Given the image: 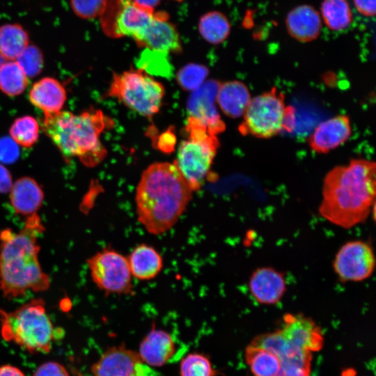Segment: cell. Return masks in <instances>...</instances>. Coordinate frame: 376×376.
Returning a JSON list of instances; mask_svg holds the SVG:
<instances>
[{
    "label": "cell",
    "mask_w": 376,
    "mask_h": 376,
    "mask_svg": "<svg viewBox=\"0 0 376 376\" xmlns=\"http://www.w3.org/2000/svg\"><path fill=\"white\" fill-rule=\"evenodd\" d=\"M138 5L154 9L155 6L160 2L161 0H133Z\"/></svg>",
    "instance_id": "obj_42"
},
{
    "label": "cell",
    "mask_w": 376,
    "mask_h": 376,
    "mask_svg": "<svg viewBox=\"0 0 376 376\" xmlns=\"http://www.w3.org/2000/svg\"><path fill=\"white\" fill-rule=\"evenodd\" d=\"M188 138L178 148L174 164L193 191L199 190L216 155L219 141L206 127L187 118Z\"/></svg>",
    "instance_id": "obj_7"
},
{
    "label": "cell",
    "mask_w": 376,
    "mask_h": 376,
    "mask_svg": "<svg viewBox=\"0 0 376 376\" xmlns=\"http://www.w3.org/2000/svg\"><path fill=\"white\" fill-rule=\"evenodd\" d=\"M6 61L7 60L5 58V57L0 52V69L2 65L6 62Z\"/></svg>",
    "instance_id": "obj_43"
},
{
    "label": "cell",
    "mask_w": 376,
    "mask_h": 376,
    "mask_svg": "<svg viewBox=\"0 0 376 376\" xmlns=\"http://www.w3.org/2000/svg\"><path fill=\"white\" fill-rule=\"evenodd\" d=\"M108 123L101 111L92 110L80 114L60 111L44 113L41 127L63 155L77 157L85 164L93 166L104 156L100 136Z\"/></svg>",
    "instance_id": "obj_4"
},
{
    "label": "cell",
    "mask_w": 376,
    "mask_h": 376,
    "mask_svg": "<svg viewBox=\"0 0 376 376\" xmlns=\"http://www.w3.org/2000/svg\"><path fill=\"white\" fill-rule=\"evenodd\" d=\"M312 352L302 351L281 361L277 376H309Z\"/></svg>",
    "instance_id": "obj_33"
},
{
    "label": "cell",
    "mask_w": 376,
    "mask_h": 376,
    "mask_svg": "<svg viewBox=\"0 0 376 376\" xmlns=\"http://www.w3.org/2000/svg\"><path fill=\"white\" fill-rule=\"evenodd\" d=\"M216 373L209 358L202 353H189L180 364V376H215Z\"/></svg>",
    "instance_id": "obj_32"
},
{
    "label": "cell",
    "mask_w": 376,
    "mask_h": 376,
    "mask_svg": "<svg viewBox=\"0 0 376 376\" xmlns=\"http://www.w3.org/2000/svg\"><path fill=\"white\" fill-rule=\"evenodd\" d=\"M108 95L139 114L150 117L159 111L164 88L143 70H130L113 75Z\"/></svg>",
    "instance_id": "obj_8"
},
{
    "label": "cell",
    "mask_w": 376,
    "mask_h": 376,
    "mask_svg": "<svg viewBox=\"0 0 376 376\" xmlns=\"http://www.w3.org/2000/svg\"><path fill=\"white\" fill-rule=\"evenodd\" d=\"M208 72V69L203 65L189 63L178 72L177 81L183 89L195 91L204 83Z\"/></svg>",
    "instance_id": "obj_34"
},
{
    "label": "cell",
    "mask_w": 376,
    "mask_h": 376,
    "mask_svg": "<svg viewBox=\"0 0 376 376\" xmlns=\"http://www.w3.org/2000/svg\"><path fill=\"white\" fill-rule=\"evenodd\" d=\"M15 61L28 77H34L40 74L43 67L42 52L30 44Z\"/></svg>",
    "instance_id": "obj_35"
},
{
    "label": "cell",
    "mask_w": 376,
    "mask_h": 376,
    "mask_svg": "<svg viewBox=\"0 0 376 376\" xmlns=\"http://www.w3.org/2000/svg\"><path fill=\"white\" fill-rule=\"evenodd\" d=\"M91 279L107 294L128 295L133 291L132 276L127 257L104 248L87 259Z\"/></svg>",
    "instance_id": "obj_10"
},
{
    "label": "cell",
    "mask_w": 376,
    "mask_h": 376,
    "mask_svg": "<svg viewBox=\"0 0 376 376\" xmlns=\"http://www.w3.org/2000/svg\"><path fill=\"white\" fill-rule=\"evenodd\" d=\"M356 9L361 15L373 17L375 15L376 0H353Z\"/></svg>",
    "instance_id": "obj_39"
},
{
    "label": "cell",
    "mask_w": 376,
    "mask_h": 376,
    "mask_svg": "<svg viewBox=\"0 0 376 376\" xmlns=\"http://www.w3.org/2000/svg\"><path fill=\"white\" fill-rule=\"evenodd\" d=\"M352 134L350 118L338 115L320 123L308 138V145L317 153L324 154L345 143Z\"/></svg>",
    "instance_id": "obj_17"
},
{
    "label": "cell",
    "mask_w": 376,
    "mask_h": 376,
    "mask_svg": "<svg viewBox=\"0 0 376 376\" xmlns=\"http://www.w3.org/2000/svg\"><path fill=\"white\" fill-rule=\"evenodd\" d=\"M251 344L271 352L279 359L280 361L293 356L297 352L304 350L291 345L279 329L256 336Z\"/></svg>",
    "instance_id": "obj_29"
},
{
    "label": "cell",
    "mask_w": 376,
    "mask_h": 376,
    "mask_svg": "<svg viewBox=\"0 0 376 376\" xmlns=\"http://www.w3.org/2000/svg\"><path fill=\"white\" fill-rule=\"evenodd\" d=\"M279 330L291 345L299 349L313 352L323 347L324 337L320 328L304 315L286 313Z\"/></svg>",
    "instance_id": "obj_14"
},
{
    "label": "cell",
    "mask_w": 376,
    "mask_h": 376,
    "mask_svg": "<svg viewBox=\"0 0 376 376\" xmlns=\"http://www.w3.org/2000/svg\"><path fill=\"white\" fill-rule=\"evenodd\" d=\"M220 84L214 80L204 82L194 91L187 101L188 118L207 128L217 135L225 129L224 122L216 109L214 101Z\"/></svg>",
    "instance_id": "obj_13"
},
{
    "label": "cell",
    "mask_w": 376,
    "mask_h": 376,
    "mask_svg": "<svg viewBox=\"0 0 376 376\" xmlns=\"http://www.w3.org/2000/svg\"><path fill=\"white\" fill-rule=\"evenodd\" d=\"M30 102L44 111L53 113L60 111L66 100V92L56 79L45 77L36 82L29 92Z\"/></svg>",
    "instance_id": "obj_21"
},
{
    "label": "cell",
    "mask_w": 376,
    "mask_h": 376,
    "mask_svg": "<svg viewBox=\"0 0 376 376\" xmlns=\"http://www.w3.org/2000/svg\"><path fill=\"white\" fill-rule=\"evenodd\" d=\"M106 0H70V6L75 14L83 19L100 17Z\"/></svg>",
    "instance_id": "obj_36"
},
{
    "label": "cell",
    "mask_w": 376,
    "mask_h": 376,
    "mask_svg": "<svg viewBox=\"0 0 376 376\" xmlns=\"http://www.w3.org/2000/svg\"><path fill=\"white\" fill-rule=\"evenodd\" d=\"M127 258L132 277L140 281L155 279L163 268L162 256L147 244L136 246Z\"/></svg>",
    "instance_id": "obj_22"
},
{
    "label": "cell",
    "mask_w": 376,
    "mask_h": 376,
    "mask_svg": "<svg viewBox=\"0 0 376 376\" xmlns=\"http://www.w3.org/2000/svg\"><path fill=\"white\" fill-rule=\"evenodd\" d=\"M293 115L292 108L285 105L283 95L274 88L251 98L239 130L242 134L269 139L291 130Z\"/></svg>",
    "instance_id": "obj_6"
},
{
    "label": "cell",
    "mask_w": 376,
    "mask_h": 376,
    "mask_svg": "<svg viewBox=\"0 0 376 376\" xmlns=\"http://www.w3.org/2000/svg\"><path fill=\"white\" fill-rule=\"evenodd\" d=\"M230 24L227 17L218 11L203 15L198 22V31L203 39L213 45L223 42L230 33Z\"/></svg>",
    "instance_id": "obj_26"
},
{
    "label": "cell",
    "mask_w": 376,
    "mask_h": 376,
    "mask_svg": "<svg viewBox=\"0 0 376 376\" xmlns=\"http://www.w3.org/2000/svg\"><path fill=\"white\" fill-rule=\"evenodd\" d=\"M19 156L18 144L11 138L4 136L0 139V161L5 164L16 162Z\"/></svg>",
    "instance_id": "obj_37"
},
{
    "label": "cell",
    "mask_w": 376,
    "mask_h": 376,
    "mask_svg": "<svg viewBox=\"0 0 376 376\" xmlns=\"http://www.w3.org/2000/svg\"><path fill=\"white\" fill-rule=\"evenodd\" d=\"M44 193L37 182L31 178L18 179L10 190V200L14 210L30 216L37 213L42 205Z\"/></svg>",
    "instance_id": "obj_20"
},
{
    "label": "cell",
    "mask_w": 376,
    "mask_h": 376,
    "mask_svg": "<svg viewBox=\"0 0 376 376\" xmlns=\"http://www.w3.org/2000/svg\"><path fill=\"white\" fill-rule=\"evenodd\" d=\"M333 267L343 282H359L368 279L375 267L372 246L362 240L347 242L336 253Z\"/></svg>",
    "instance_id": "obj_11"
},
{
    "label": "cell",
    "mask_w": 376,
    "mask_h": 376,
    "mask_svg": "<svg viewBox=\"0 0 376 376\" xmlns=\"http://www.w3.org/2000/svg\"><path fill=\"white\" fill-rule=\"evenodd\" d=\"M192 192L174 163L152 164L143 171L136 187L139 221L152 235L167 232L186 210Z\"/></svg>",
    "instance_id": "obj_3"
},
{
    "label": "cell",
    "mask_w": 376,
    "mask_h": 376,
    "mask_svg": "<svg viewBox=\"0 0 376 376\" xmlns=\"http://www.w3.org/2000/svg\"><path fill=\"white\" fill-rule=\"evenodd\" d=\"M152 9L133 0H106L100 15L104 33L111 38L131 36L139 40L154 18Z\"/></svg>",
    "instance_id": "obj_9"
},
{
    "label": "cell",
    "mask_w": 376,
    "mask_h": 376,
    "mask_svg": "<svg viewBox=\"0 0 376 376\" xmlns=\"http://www.w3.org/2000/svg\"><path fill=\"white\" fill-rule=\"evenodd\" d=\"M0 376H25V375L19 368L10 364H4L0 366Z\"/></svg>",
    "instance_id": "obj_41"
},
{
    "label": "cell",
    "mask_w": 376,
    "mask_h": 376,
    "mask_svg": "<svg viewBox=\"0 0 376 376\" xmlns=\"http://www.w3.org/2000/svg\"><path fill=\"white\" fill-rule=\"evenodd\" d=\"M216 100L223 112L233 118L243 115L251 100L248 88L238 81L219 84Z\"/></svg>",
    "instance_id": "obj_23"
},
{
    "label": "cell",
    "mask_w": 376,
    "mask_h": 376,
    "mask_svg": "<svg viewBox=\"0 0 376 376\" xmlns=\"http://www.w3.org/2000/svg\"><path fill=\"white\" fill-rule=\"evenodd\" d=\"M248 285L253 299L267 306L279 303L287 290L283 274L270 267L257 268L251 274Z\"/></svg>",
    "instance_id": "obj_15"
},
{
    "label": "cell",
    "mask_w": 376,
    "mask_h": 376,
    "mask_svg": "<svg viewBox=\"0 0 376 376\" xmlns=\"http://www.w3.org/2000/svg\"><path fill=\"white\" fill-rule=\"evenodd\" d=\"M376 165L354 159L329 171L323 182L319 213L330 223L350 228L365 221L374 207Z\"/></svg>",
    "instance_id": "obj_1"
},
{
    "label": "cell",
    "mask_w": 376,
    "mask_h": 376,
    "mask_svg": "<svg viewBox=\"0 0 376 376\" xmlns=\"http://www.w3.org/2000/svg\"><path fill=\"white\" fill-rule=\"evenodd\" d=\"M137 352L149 366L161 367L174 355L175 343L169 333L152 328L141 341Z\"/></svg>",
    "instance_id": "obj_18"
},
{
    "label": "cell",
    "mask_w": 376,
    "mask_h": 376,
    "mask_svg": "<svg viewBox=\"0 0 376 376\" xmlns=\"http://www.w3.org/2000/svg\"><path fill=\"white\" fill-rule=\"evenodd\" d=\"M245 359L254 376H277L280 370L281 361L275 354L251 343L246 347Z\"/></svg>",
    "instance_id": "obj_25"
},
{
    "label": "cell",
    "mask_w": 376,
    "mask_h": 376,
    "mask_svg": "<svg viewBox=\"0 0 376 376\" xmlns=\"http://www.w3.org/2000/svg\"><path fill=\"white\" fill-rule=\"evenodd\" d=\"M320 10L325 24L331 30H344L352 22L351 8L347 0H323Z\"/></svg>",
    "instance_id": "obj_27"
},
{
    "label": "cell",
    "mask_w": 376,
    "mask_h": 376,
    "mask_svg": "<svg viewBox=\"0 0 376 376\" xmlns=\"http://www.w3.org/2000/svg\"><path fill=\"white\" fill-rule=\"evenodd\" d=\"M39 124L32 116H25L17 118L10 128L11 138L25 148L32 146L38 140Z\"/></svg>",
    "instance_id": "obj_31"
},
{
    "label": "cell",
    "mask_w": 376,
    "mask_h": 376,
    "mask_svg": "<svg viewBox=\"0 0 376 376\" xmlns=\"http://www.w3.org/2000/svg\"><path fill=\"white\" fill-rule=\"evenodd\" d=\"M45 228L40 216H28L18 231L0 232V291L7 299L25 295L29 291L47 290L49 275L40 264L38 239Z\"/></svg>",
    "instance_id": "obj_2"
},
{
    "label": "cell",
    "mask_w": 376,
    "mask_h": 376,
    "mask_svg": "<svg viewBox=\"0 0 376 376\" xmlns=\"http://www.w3.org/2000/svg\"><path fill=\"white\" fill-rule=\"evenodd\" d=\"M168 19V15L164 12L155 13L152 21L136 41V44L143 48L166 53L180 52L182 47L179 33Z\"/></svg>",
    "instance_id": "obj_16"
},
{
    "label": "cell",
    "mask_w": 376,
    "mask_h": 376,
    "mask_svg": "<svg viewBox=\"0 0 376 376\" xmlns=\"http://www.w3.org/2000/svg\"><path fill=\"white\" fill-rule=\"evenodd\" d=\"M139 68L146 73L169 77L172 74V66L169 53L144 48L138 60Z\"/></svg>",
    "instance_id": "obj_30"
},
{
    "label": "cell",
    "mask_w": 376,
    "mask_h": 376,
    "mask_svg": "<svg viewBox=\"0 0 376 376\" xmlns=\"http://www.w3.org/2000/svg\"><path fill=\"white\" fill-rule=\"evenodd\" d=\"M32 376H70L66 368L61 363L49 361L41 363Z\"/></svg>",
    "instance_id": "obj_38"
},
{
    "label": "cell",
    "mask_w": 376,
    "mask_h": 376,
    "mask_svg": "<svg viewBox=\"0 0 376 376\" xmlns=\"http://www.w3.org/2000/svg\"><path fill=\"white\" fill-rule=\"evenodd\" d=\"M12 186L13 182L10 172L0 164V193L10 191Z\"/></svg>",
    "instance_id": "obj_40"
},
{
    "label": "cell",
    "mask_w": 376,
    "mask_h": 376,
    "mask_svg": "<svg viewBox=\"0 0 376 376\" xmlns=\"http://www.w3.org/2000/svg\"><path fill=\"white\" fill-rule=\"evenodd\" d=\"M288 33L299 42L315 40L322 29L320 13L310 5H300L292 8L285 18Z\"/></svg>",
    "instance_id": "obj_19"
},
{
    "label": "cell",
    "mask_w": 376,
    "mask_h": 376,
    "mask_svg": "<svg viewBox=\"0 0 376 376\" xmlns=\"http://www.w3.org/2000/svg\"><path fill=\"white\" fill-rule=\"evenodd\" d=\"M93 376H155L137 352L124 345L108 347L92 365Z\"/></svg>",
    "instance_id": "obj_12"
},
{
    "label": "cell",
    "mask_w": 376,
    "mask_h": 376,
    "mask_svg": "<svg viewBox=\"0 0 376 376\" xmlns=\"http://www.w3.org/2000/svg\"><path fill=\"white\" fill-rule=\"evenodd\" d=\"M29 45V35L21 25L6 24L0 26V52L6 60H16Z\"/></svg>",
    "instance_id": "obj_24"
},
{
    "label": "cell",
    "mask_w": 376,
    "mask_h": 376,
    "mask_svg": "<svg viewBox=\"0 0 376 376\" xmlns=\"http://www.w3.org/2000/svg\"><path fill=\"white\" fill-rule=\"evenodd\" d=\"M28 77L15 61H6L0 69V90L7 95L21 94L28 85Z\"/></svg>",
    "instance_id": "obj_28"
},
{
    "label": "cell",
    "mask_w": 376,
    "mask_h": 376,
    "mask_svg": "<svg viewBox=\"0 0 376 376\" xmlns=\"http://www.w3.org/2000/svg\"><path fill=\"white\" fill-rule=\"evenodd\" d=\"M56 330L41 298L32 299L13 311L0 308L2 338L31 354L49 353Z\"/></svg>",
    "instance_id": "obj_5"
}]
</instances>
